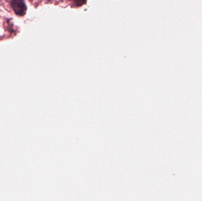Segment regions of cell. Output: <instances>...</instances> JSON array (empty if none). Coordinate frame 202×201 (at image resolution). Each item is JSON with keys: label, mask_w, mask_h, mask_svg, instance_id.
Wrapping results in <instances>:
<instances>
[{"label": "cell", "mask_w": 202, "mask_h": 201, "mask_svg": "<svg viewBox=\"0 0 202 201\" xmlns=\"http://www.w3.org/2000/svg\"><path fill=\"white\" fill-rule=\"evenodd\" d=\"M11 6L16 15L19 16L25 15L27 7L24 0H11Z\"/></svg>", "instance_id": "cell-1"}, {"label": "cell", "mask_w": 202, "mask_h": 201, "mask_svg": "<svg viewBox=\"0 0 202 201\" xmlns=\"http://www.w3.org/2000/svg\"><path fill=\"white\" fill-rule=\"evenodd\" d=\"M74 4L76 6H82L86 3V0H72Z\"/></svg>", "instance_id": "cell-2"}]
</instances>
